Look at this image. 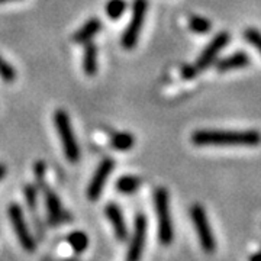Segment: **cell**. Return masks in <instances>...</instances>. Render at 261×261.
I'll return each instance as SVG.
<instances>
[{
	"instance_id": "6da1fadb",
	"label": "cell",
	"mask_w": 261,
	"mask_h": 261,
	"mask_svg": "<svg viewBox=\"0 0 261 261\" xmlns=\"http://www.w3.org/2000/svg\"><path fill=\"white\" fill-rule=\"evenodd\" d=\"M192 141L199 147H255L261 142V135L258 130L202 129L196 130Z\"/></svg>"
},
{
	"instance_id": "7a4b0ae2",
	"label": "cell",
	"mask_w": 261,
	"mask_h": 261,
	"mask_svg": "<svg viewBox=\"0 0 261 261\" xmlns=\"http://www.w3.org/2000/svg\"><path fill=\"white\" fill-rule=\"evenodd\" d=\"M154 206L159 218V240L163 245H170L174 238L173 221L170 214V199L168 192L164 187H157L154 190Z\"/></svg>"
},
{
	"instance_id": "3957f363",
	"label": "cell",
	"mask_w": 261,
	"mask_h": 261,
	"mask_svg": "<svg viewBox=\"0 0 261 261\" xmlns=\"http://www.w3.org/2000/svg\"><path fill=\"white\" fill-rule=\"evenodd\" d=\"M54 122H56L57 132L60 135V140L63 144V148H64L65 157L70 163H79L80 148H79V144L75 140L74 132L71 128V122H70L67 112L63 109H58L54 113Z\"/></svg>"
},
{
	"instance_id": "277c9868",
	"label": "cell",
	"mask_w": 261,
	"mask_h": 261,
	"mask_svg": "<svg viewBox=\"0 0 261 261\" xmlns=\"http://www.w3.org/2000/svg\"><path fill=\"white\" fill-rule=\"evenodd\" d=\"M147 8H148L147 0H134L132 16H130L129 23H128V27L125 29L121 39L122 47L125 49H132V48L137 47L141 28L144 25V19H145V15H147Z\"/></svg>"
},
{
	"instance_id": "5b68a950",
	"label": "cell",
	"mask_w": 261,
	"mask_h": 261,
	"mask_svg": "<svg viewBox=\"0 0 261 261\" xmlns=\"http://www.w3.org/2000/svg\"><path fill=\"white\" fill-rule=\"evenodd\" d=\"M190 215H192V221L195 224L196 232L199 237V241L200 245L203 248V251L207 254H212L216 250V241H215L214 232H212V228L209 224V219H207V215L206 211L203 209V206L196 203L192 206L190 209Z\"/></svg>"
},
{
	"instance_id": "8992f818",
	"label": "cell",
	"mask_w": 261,
	"mask_h": 261,
	"mask_svg": "<svg viewBox=\"0 0 261 261\" xmlns=\"http://www.w3.org/2000/svg\"><path fill=\"white\" fill-rule=\"evenodd\" d=\"M9 218L12 226L15 229V233L18 237L19 243L22 245V248L25 251L34 252L35 251V240L32 238V235L29 232L27 222H25V218H23V212H22V207L18 203H12L9 206Z\"/></svg>"
},
{
	"instance_id": "52a82bcc",
	"label": "cell",
	"mask_w": 261,
	"mask_h": 261,
	"mask_svg": "<svg viewBox=\"0 0 261 261\" xmlns=\"http://www.w3.org/2000/svg\"><path fill=\"white\" fill-rule=\"evenodd\" d=\"M113 167H115V161L112 159H105L99 164V167L96 168L93 177L90 180V185L87 187V197L94 202L102 196L103 187L106 185V180L109 177V174L112 173Z\"/></svg>"
},
{
	"instance_id": "ba28073f",
	"label": "cell",
	"mask_w": 261,
	"mask_h": 261,
	"mask_svg": "<svg viewBox=\"0 0 261 261\" xmlns=\"http://www.w3.org/2000/svg\"><path fill=\"white\" fill-rule=\"evenodd\" d=\"M147 224L148 222L144 215H137L135 222H134V233L129 243L128 260L135 261L141 258L144 247H145V240H147Z\"/></svg>"
},
{
	"instance_id": "9c48e42d",
	"label": "cell",
	"mask_w": 261,
	"mask_h": 261,
	"mask_svg": "<svg viewBox=\"0 0 261 261\" xmlns=\"http://www.w3.org/2000/svg\"><path fill=\"white\" fill-rule=\"evenodd\" d=\"M229 42V34L228 32H219L216 37L207 44V47L202 51V54L199 56L197 61H196V68L199 71L206 70L209 65L215 61V58L218 57V54L222 51V48L226 47Z\"/></svg>"
},
{
	"instance_id": "30bf717a",
	"label": "cell",
	"mask_w": 261,
	"mask_h": 261,
	"mask_svg": "<svg viewBox=\"0 0 261 261\" xmlns=\"http://www.w3.org/2000/svg\"><path fill=\"white\" fill-rule=\"evenodd\" d=\"M105 214L108 216V219L111 221V224L113 225V231H115L116 238L119 241H126L128 240V228H126L119 206L116 203H109L105 207Z\"/></svg>"
},
{
	"instance_id": "8fae6325",
	"label": "cell",
	"mask_w": 261,
	"mask_h": 261,
	"mask_svg": "<svg viewBox=\"0 0 261 261\" xmlns=\"http://www.w3.org/2000/svg\"><path fill=\"white\" fill-rule=\"evenodd\" d=\"M250 63V57L247 56L244 51H237L231 56L225 57L221 61H218L216 64V70L225 73V71H231V70H237V68H244Z\"/></svg>"
},
{
	"instance_id": "7c38bea8",
	"label": "cell",
	"mask_w": 261,
	"mask_h": 261,
	"mask_svg": "<svg viewBox=\"0 0 261 261\" xmlns=\"http://www.w3.org/2000/svg\"><path fill=\"white\" fill-rule=\"evenodd\" d=\"M102 28V22L99 19H90L84 23L82 28L79 29L73 35V42L75 44H87L94 38L96 34H99V31Z\"/></svg>"
},
{
	"instance_id": "4fadbf2b",
	"label": "cell",
	"mask_w": 261,
	"mask_h": 261,
	"mask_svg": "<svg viewBox=\"0 0 261 261\" xmlns=\"http://www.w3.org/2000/svg\"><path fill=\"white\" fill-rule=\"evenodd\" d=\"M83 70L87 75H94L97 71V48L93 42L84 44Z\"/></svg>"
},
{
	"instance_id": "5bb4252c",
	"label": "cell",
	"mask_w": 261,
	"mask_h": 261,
	"mask_svg": "<svg viewBox=\"0 0 261 261\" xmlns=\"http://www.w3.org/2000/svg\"><path fill=\"white\" fill-rule=\"evenodd\" d=\"M45 202H47L49 222L51 224H58L63 219V207H61V202H60L58 196L54 192L48 190L47 195H45Z\"/></svg>"
},
{
	"instance_id": "9a60e30c",
	"label": "cell",
	"mask_w": 261,
	"mask_h": 261,
	"mask_svg": "<svg viewBox=\"0 0 261 261\" xmlns=\"http://www.w3.org/2000/svg\"><path fill=\"white\" fill-rule=\"evenodd\" d=\"M142 180L137 176H122L116 181V190L122 195H132L141 187Z\"/></svg>"
},
{
	"instance_id": "2e32d148",
	"label": "cell",
	"mask_w": 261,
	"mask_h": 261,
	"mask_svg": "<svg viewBox=\"0 0 261 261\" xmlns=\"http://www.w3.org/2000/svg\"><path fill=\"white\" fill-rule=\"evenodd\" d=\"M111 144L116 151H129L135 144V138L129 132H118L112 137Z\"/></svg>"
},
{
	"instance_id": "e0dca14e",
	"label": "cell",
	"mask_w": 261,
	"mask_h": 261,
	"mask_svg": "<svg viewBox=\"0 0 261 261\" xmlns=\"http://www.w3.org/2000/svg\"><path fill=\"white\" fill-rule=\"evenodd\" d=\"M67 241H68V244L71 245V248L77 254L83 252L87 248V245H89V238H87V235L83 231H74V232H71L67 237Z\"/></svg>"
},
{
	"instance_id": "ac0fdd59",
	"label": "cell",
	"mask_w": 261,
	"mask_h": 261,
	"mask_svg": "<svg viewBox=\"0 0 261 261\" xmlns=\"http://www.w3.org/2000/svg\"><path fill=\"white\" fill-rule=\"evenodd\" d=\"M126 10V2L125 0H109L106 3V15L112 20H118Z\"/></svg>"
},
{
	"instance_id": "d6986e66",
	"label": "cell",
	"mask_w": 261,
	"mask_h": 261,
	"mask_svg": "<svg viewBox=\"0 0 261 261\" xmlns=\"http://www.w3.org/2000/svg\"><path fill=\"white\" fill-rule=\"evenodd\" d=\"M189 28L195 34L205 35L211 31V22L206 18H202V16H192L189 19Z\"/></svg>"
},
{
	"instance_id": "ffe728a7",
	"label": "cell",
	"mask_w": 261,
	"mask_h": 261,
	"mask_svg": "<svg viewBox=\"0 0 261 261\" xmlns=\"http://www.w3.org/2000/svg\"><path fill=\"white\" fill-rule=\"evenodd\" d=\"M0 79L6 83H12L16 79V71L12 65L0 56Z\"/></svg>"
},
{
	"instance_id": "44dd1931",
	"label": "cell",
	"mask_w": 261,
	"mask_h": 261,
	"mask_svg": "<svg viewBox=\"0 0 261 261\" xmlns=\"http://www.w3.org/2000/svg\"><path fill=\"white\" fill-rule=\"evenodd\" d=\"M244 37L261 54V32L254 28H248L244 32Z\"/></svg>"
},
{
	"instance_id": "7402d4cb",
	"label": "cell",
	"mask_w": 261,
	"mask_h": 261,
	"mask_svg": "<svg viewBox=\"0 0 261 261\" xmlns=\"http://www.w3.org/2000/svg\"><path fill=\"white\" fill-rule=\"evenodd\" d=\"M23 195H25V200H27L28 207L34 211L37 207V189L34 186H31V185H28V186L25 187Z\"/></svg>"
},
{
	"instance_id": "603a6c76",
	"label": "cell",
	"mask_w": 261,
	"mask_h": 261,
	"mask_svg": "<svg viewBox=\"0 0 261 261\" xmlns=\"http://www.w3.org/2000/svg\"><path fill=\"white\" fill-rule=\"evenodd\" d=\"M197 68H196V65H185L183 68H181V74L185 79H195L196 74H197Z\"/></svg>"
},
{
	"instance_id": "cb8c5ba5",
	"label": "cell",
	"mask_w": 261,
	"mask_h": 261,
	"mask_svg": "<svg viewBox=\"0 0 261 261\" xmlns=\"http://www.w3.org/2000/svg\"><path fill=\"white\" fill-rule=\"evenodd\" d=\"M44 171H45V164L42 163V161H39L37 163V166H35V173H37V177L41 178L44 176Z\"/></svg>"
},
{
	"instance_id": "d4e9b609",
	"label": "cell",
	"mask_w": 261,
	"mask_h": 261,
	"mask_svg": "<svg viewBox=\"0 0 261 261\" xmlns=\"http://www.w3.org/2000/svg\"><path fill=\"white\" fill-rule=\"evenodd\" d=\"M6 173H8V170H6V166L0 163V180H2V178L6 176Z\"/></svg>"
},
{
	"instance_id": "484cf974",
	"label": "cell",
	"mask_w": 261,
	"mask_h": 261,
	"mask_svg": "<svg viewBox=\"0 0 261 261\" xmlns=\"http://www.w3.org/2000/svg\"><path fill=\"white\" fill-rule=\"evenodd\" d=\"M252 261H255V260H261V252H258V254H254V255H251L250 257Z\"/></svg>"
},
{
	"instance_id": "4316f807",
	"label": "cell",
	"mask_w": 261,
	"mask_h": 261,
	"mask_svg": "<svg viewBox=\"0 0 261 261\" xmlns=\"http://www.w3.org/2000/svg\"><path fill=\"white\" fill-rule=\"evenodd\" d=\"M6 2H13V0H0V3H6Z\"/></svg>"
}]
</instances>
